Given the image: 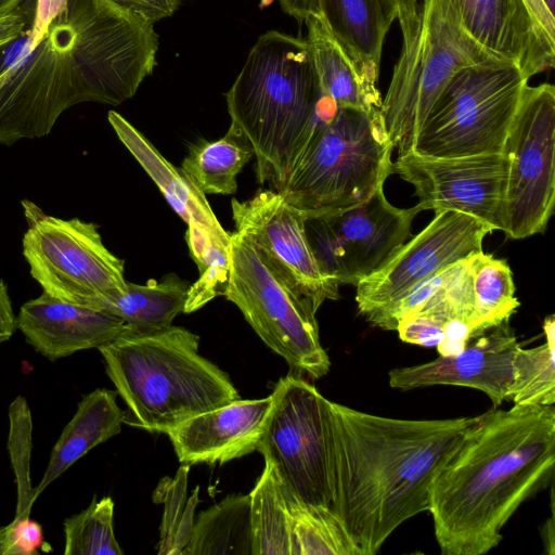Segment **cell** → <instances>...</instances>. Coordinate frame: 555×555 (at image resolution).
<instances>
[{
  "label": "cell",
  "mask_w": 555,
  "mask_h": 555,
  "mask_svg": "<svg viewBox=\"0 0 555 555\" xmlns=\"http://www.w3.org/2000/svg\"><path fill=\"white\" fill-rule=\"evenodd\" d=\"M478 420L395 418L330 401L331 508L361 555L429 511L436 477Z\"/></svg>",
  "instance_id": "obj_1"
},
{
  "label": "cell",
  "mask_w": 555,
  "mask_h": 555,
  "mask_svg": "<svg viewBox=\"0 0 555 555\" xmlns=\"http://www.w3.org/2000/svg\"><path fill=\"white\" fill-rule=\"evenodd\" d=\"M555 408H492L479 415L436 477L429 513L444 555L498 546L519 506L554 478Z\"/></svg>",
  "instance_id": "obj_2"
},
{
  "label": "cell",
  "mask_w": 555,
  "mask_h": 555,
  "mask_svg": "<svg viewBox=\"0 0 555 555\" xmlns=\"http://www.w3.org/2000/svg\"><path fill=\"white\" fill-rule=\"evenodd\" d=\"M225 100L231 126L253 149L258 182L274 191L338 108L322 94L307 40L276 30L257 39Z\"/></svg>",
  "instance_id": "obj_3"
},
{
  "label": "cell",
  "mask_w": 555,
  "mask_h": 555,
  "mask_svg": "<svg viewBox=\"0 0 555 555\" xmlns=\"http://www.w3.org/2000/svg\"><path fill=\"white\" fill-rule=\"evenodd\" d=\"M199 337L170 325L130 330L99 348L127 411L124 423L163 433L240 399L229 375L198 352Z\"/></svg>",
  "instance_id": "obj_4"
},
{
  "label": "cell",
  "mask_w": 555,
  "mask_h": 555,
  "mask_svg": "<svg viewBox=\"0 0 555 555\" xmlns=\"http://www.w3.org/2000/svg\"><path fill=\"white\" fill-rule=\"evenodd\" d=\"M393 150L380 109L337 108L276 192L306 218L352 208L384 188Z\"/></svg>",
  "instance_id": "obj_5"
},
{
  "label": "cell",
  "mask_w": 555,
  "mask_h": 555,
  "mask_svg": "<svg viewBox=\"0 0 555 555\" xmlns=\"http://www.w3.org/2000/svg\"><path fill=\"white\" fill-rule=\"evenodd\" d=\"M400 29L401 53L380 106L399 155L411 150L429 108L453 75L502 61L468 35L456 0H420L414 18Z\"/></svg>",
  "instance_id": "obj_6"
},
{
  "label": "cell",
  "mask_w": 555,
  "mask_h": 555,
  "mask_svg": "<svg viewBox=\"0 0 555 555\" xmlns=\"http://www.w3.org/2000/svg\"><path fill=\"white\" fill-rule=\"evenodd\" d=\"M528 81L504 61L457 72L436 98L410 151L443 158L504 153Z\"/></svg>",
  "instance_id": "obj_7"
},
{
  "label": "cell",
  "mask_w": 555,
  "mask_h": 555,
  "mask_svg": "<svg viewBox=\"0 0 555 555\" xmlns=\"http://www.w3.org/2000/svg\"><path fill=\"white\" fill-rule=\"evenodd\" d=\"M70 66L77 102L119 105L132 98L156 65L153 25L108 0H68Z\"/></svg>",
  "instance_id": "obj_8"
},
{
  "label": "cell",
  "mask_w": 555,
  "mask_h": 555,
  "mask_svg": "<svg viewBox=\"0 0 555 555\" xmlns=\"http://www.w3.org/2000/svg\"><path fill=\"white\" fill-rule=\"evenodd\" d=\"M223 296L242 312L261 340L297 372L326 375L315 311L238 232L230 233L229 273Z\"/></svg>",
  "instance_id": "obj_9"
},
{
  "label": "cell",
  "mask_w": 555,
  "mask_h": 555,
  "mask_svg": "<svg viewBox=\"0 0 555 555\" xmlns=\"http://www.w3.org/2000/svg\"><path fill=\"white\" fill-rule=\"evenodd\" d=\"M22 207L27 224L23 256L43 293L100 311L124 291L125 261L104 245L98 224L48 215L28 199Z\"/></svg>",
  "instance_id": "obj_10"
},
{
  "label": "cell",
  "mask_w": 555,
  "mask_h": 555,
  "mask_svg": "<svg viewBox=\"0 0 555 555\" xmlns=\"http://www.w3.org/2000/svg\"><path fill=\"white\" fill-rule=\"evenodd\" d=\"M257 446L283 485L305 502L331 507L328 403L299 375L276 383Z\"/></svg>",
  "instance_id": "obj_11"
},
{
  "label": "cell",
  "mask_w": 555,
  "mask_h": 555,
  "mask_svg": "<svg viewBox=\"0 0 555 555\" xmlns=\"http://www.w3.org/2000/svg\"><path fill=\"white\" fill-rule=\"evenodd\" d=\"M505 194L506 236L544 232L555 204V88L526 86L509 129Z\"/></svg>",
  "instance_id": "obj_12"
},
{
  "label": "cell",
  "mask_w": 555,
  "mask_h": 555,
  "mask_svg": "<svg viewBox=\"0 0 555 555\" xmlns=\"http://www.w3.org/2000/svg\"><path fill=\"white\" fill-rule=\"evenodd\" d=\"M73 27L57 15L40 42L0 78V144L48 135L78 104L72 66Z\"/></svg>",
  "instance_id": "obj_13"
},
{
  "label": "cell",
  "mask_w": 555,
  "mask_h": 555,
  "mask_svg": "<svg viewBox=\"0 0 555 555\" xmlns=\"http://www.w3.org/2000/svg\"><path fill=\"white\" fill-rule=\"evenodd\" d=\"M418 212L393 206L380 188L352 208L307 217L305 227L322 270L339 285L356 286L406 242Z\"/></svg>",
  "instance_id": "obj_14"
},
{
  "label": "cell",
  "mask_w": 555,
  "mask_h": 555,
  "mask_svg": "<svg viewBox=\"0 0 555 555\" xmlns=\"http://www.w3.org/2000/svg\"><path fill=\"white\" fill-rule=\"evenodd\" d=\"M508 160L504 153L428 157L414 152L392 162V175L413 185L417 210H454L505 230Z\"/></svg>",
  "instance_id": "obj_15"
},
{
  "label": "cell",
  "mask_w": 555,
  "mask_h": 555,
  "mask_svg": "<svg viewBox=\"0 0 555 555\" xmlns=\"http://www.w3.org/2000/svg\"><path fill=\"white\" fill-rule=\"evenodd\" d=\"M492 231L470 215L454 210L435 212L426 228L356 285L360 314L367 317L424 280L482 250V242Z\"/></svg>",
  "instance_id": "obj_16"
},
{
  "label": "cell",
  "mask_w": 555,
  "mask_h": 555,
  "mask_svg": "<svg viewBox=\"0 0 555 555\" xmlns=\"http://www.w3.org/2000/svg\"><path fill=\"white\" fill-rule=\"evenodd\" d=\"M235 231L246 236L269 264L317 312L339 298V284L319 264L306 233L305 215L276 191L261 189L251 198H232Z\"/></svg>",
  "instance_id": "obj_17"
},
{
  "label": "cell",
  "mask_w": 555,
  "mask_h": 555,
  "mask_svg": "<svg viewBox=\"0 0 555 555\" xmlns=\"http://www.w3.org/2000/svg\"><path fill=\"white\" fill-rule=\"evenodd\" d=\"M509 321L474 338L452 356L389 371V386L412 390L435 385L464 386L488 396L493 408L511 400L513 360L520 346Z\"/></svg>",
  "instance_id": "obj_18"
},
{
  "label": "cell",
  "mask_w": 555,
  "mask_h": 555,
  "mask_svg": "<svg viewBox=\"0 0 555 555\" xmlns=\"http://www.w3.org/2000/svg\"><path fill=\"white\" fill-rule=\"evenodd\" d=\"M468 35L489 53L512 63L529 80L554 66L555 37L525 0H456Z\"/></svg>",
  "instance_id": "obj_19"
},
{
  "label": "cell",
  "mask_w": 555,
  "mask_h": 555,
  "mask_svg": "<svg viewBox=\"0 0 555 555\" xmlns=\"http://www.w3.org/2000/svg\"><path fill=\"white\" fill-rule=\"evenodd\" d=\"M272 401V393L240 398L189 417L165 434L181 464H224L257 451Z\"/></svg>",
  "instance_id": "obj_20"
},
{
  "label": "cell",
  "mask_w": 555,
  "mask_h": 555,
  "mask_svg": "<svg viewBox=\"0 0 555 555\" xmlns=\"http://www.w3.org/2000/svg\"><path fill=\"white\" fill-rule=\"evenodd\" d=\"M16 328L50 361L80 350L99 349L133 330L117 317L56 299L43 292L22 305Z\"/></svg>",
  "instance_id": "obj_21"
},
{
  "label": "cell",
  "mask_w": 555,
  "mask_h": 555,
  "mask_svg": "<svg viewBox=\"0 0 555 555\" xmlns=\"http://www.w3.org/2000/svg\"><path fill=\"white\" fill-rule=\"evenodd\" d=\"M322 94L338 108L363 112L380 109L379 72L357 62L336 40L320 14L305 21Z\"/></svg>",
  "instance_id": "obj_22"
},
{
  "label": "cell",
  "mask_w": 555,
  "mask_h": 555,
  "mask_svg": "<svg viewBox=\"0 0 555 555\" xmlns=\"http://www.w3.org/2000/svg\"><path fill=\"white\" fill-rule=\"evenodd\" d=\"M107 119L120 142L156 183L186 225L225 231L216 218L205 194L182 168H177L167 160L142 132L117 112L109 111Z\"/></svg>",
  "instance_id": "obj_23"
},
{
  "label": "cell",
  "mask_w": 555,
  "mask_h": 555,
  "mask_svg": "<svg viewBox=\"0 0 555 555\" xmlns=\"http://www.w3.org/2000/svg\"><path fill=\"white\" fill-rule=\"evenodd\" d=\"M116 396L117 391L100 388L82 398L52 448L41 481L35 488L36 499L90 450L120 433L125 411L118 406Z\"/></svg>",
  "instance_id": "obj_24"
},
{
  "label": "cell",
  "mask_w": 555,
  "mask_h": 555,
  "mask_svg": "<svg viewBox=\"0 0 555 555\" xmlns=\"http://www.w3.org/2000/svg\"><path fill=\"white\" fill-rule=\"evenodd\" d=\"M319 14L341 47L379 72L382 51L396 20L383 0H318Z\"/></svg>",
  "instance_id": "obj_25"
},
{
  "label": "cell",
  "mask_w": 555,
  "mask_h": 555,
  "mask_svg": "<svg viewBox=\"0 0 555 555\" xmlns=\"http://www.w3.org/2000/svg\"><path fill=\"white\" fill-rule=\"evenodd\" d=\"M190 286L175 274L145 284L127 281L124 291L106 300L100 311L121 319L135 331L162 330L183 312Z\"/></svg>",
  "instance_id": "obj_26"
},
{
  "label": "cell",
  "mask_w": 555,
  "mask_h": 555,
  "mask_svg": "<svg viewBox=\"0 0 555 555\" xmlns=\"http://www.w3.org/2000/svg\"><path fill=\"white\" fill-rule=\"evenodd\" d=\"M253 555L250 495L231 494L199 513L182 555Z\"/></svg>",
  "instance_id": "obj_27"
},
{
  "label": "cell",
  "mask_w": 555,
  "mask_h": 555,
  "mask_svg": "<svg viewBox=\"0 0 555 555\" xmlns=\"http://www.w3.org/2000/svg\"><path fill=\"white\" fill-rule=\"evenodd\" d=\"M465 261L472 283L470 330L474 339L509 321L520 302L515 296L513 273L506 260L480 250Z\"/></svg>",
  "instance_id": "obj_28"
},
{
  "label": "cell",
  "mask_w": 555,
  "mask_h": 555,
  "mask_svg": "<svg viewBox=\"0 0 555 555\" xmlns=\"http://www.w3.org/2000/svg\"><path fill=\"white\" fill-rule=\"evenodd\" d=\"M253 156L249 143L230 125L222 138L194 144L181 168L204 194L232 195L238 173Z\"/></svg>",
  "instance_id": "obj_29"
},
{
  "label": "cell",
  "mask_w": 555,
  "mask_h": 555,
  "mask_svg": "<svg viewBox=\"0 0 555 555\" xmlns=\"http://www.w3.org/2000/svg\"><path fill=\"white\" fill-rule=\"evenodd\" d=\"M280 483L288 512L292 555H361L330 506L305 502Z\"/></svg>",
  "instance_id": "obj_30"
},
{
  "label": "cell",
  "mask_w": 555,
  "mask_h": 555,
  "mask_svg": "<svg viewBox=\"0 0 555 555\" xmlns=\"http://www.w3.org/2000/svg\"><path fill=\"white\" fill-rule=\"evenodd\" d=\"M250 495L253 555H292V537L285 496L273 464L263 470Z\"/></svg>",
  "instance_id": "obj_31"
},
{
  "label": "cell",
  "mask_w": 555,
  "mask_h": 555,
  "mask_svg": "<svg viewBox=\"0 0 555 555\" xmlns=\"http://www.w3.org/2000/svg\"><path fill=\"white\" fill-rule=\"evenodd\" d=\"M545 343L533 348H517L513 360L511 400L518 405L555 403V317L543 322Z\"/></svg>",
  "instance_id": "obj_32"
},
{
  "label": "cell",
  "mask_w": 555,
  "mask_h": 555,
  "mask_svg": "<svg viewBox=\"0 0 555 555\" xmlns=\"http://www.w3.org/2000/svg\"><path fill=\"white\" fill-rule=\"evenodd\" d=\"M189 472L190 465L182 464L175 478H164L154 492V502L164 503L158 555H182L190 541L199 487L188 496Z\"/></svg>",
  "instance_id": "obj_33"
},
{
  "label": "cell",
  "mask_w": 555,
  "mask_h": 555,
  "mask_svg": "<svg viewBox=\"0 0 555 555\" xmlns=\"http://www.w3.org/2000/svg\"><path fill=\"white\" fill-rule=\"evenodd\" d=\"M65 555H121L114 533V501L93 498L82 512L64 521Z\"/></svg>",
  "instance_id": "obj_34"
},
{
  "label": "cell",
  "mask_w": 555,
  "mask_h": 555,
  "mask_svg": "<svg viewBox=\"0 0 555 555\" xmlns=\"http://www.w3.org/2000/svg\"><path fill=\"white\" fill-rule=\"evenodd\" d=\"M449 278L427 299L400 319L396 331L402 341L426 348L437 347L441 341L446 324L456 320L447 288Z\"/></svg>",
  "instance_id": "obj_35"
},
{
  "label": "cell",
  "mask_w": 555,
  "mask_h": 555,
  "mask_svg": "<svg viewBox=\"0 0 555 555\" xmlns=\"http://www.w3.org/2000/svg\"><path fill=\"white\" fill-rule=\"evenodd\" d=\"M10 433L8 449L17 485V505L14 519L29 517L36 500L30 485L29 463L31 450V417L26 400L18 396L10 404Z\"/></svg>",
  "instance_id": "obj_36"
},
{
  "label": "cell",
  "mask_w": 555,
  "mask_h": 555,
  "mask_svg": "<svg viewBox=\"0 0 555 555\" xmlns=\"http://www.w3.org/2000/svg\"><path fill=\"white\" fill-rule=\"evenodd\" d=\"M7 555H33L43 550L42 527L29 517L13 519L7 526Z\"/></svg>",
  "instance_id": "obj_37"
},
{
  "label": "cell",
  "mask_w": 555,
  "mask_h": 555,
  "mask_svg": "<svg viewBox=\"0 0 555 555\" xmlns=\"http://www.w3.org/2000/svg\"><path fill=\"white\" fill-rule=\"evenodd\" d=\"M120 10L138 20L153 25L171 16L179 8L180 0H108Z\"/></svg>",
  "instance_id": "obj_38"
},
{
  "label": "cell",
  "mask_w": 555,
  "mask_h": 555,
  "mask_svg": "<svg viewBox=\"0 0 555 555\" xmlns=\"http://www.w3.org/2000/svg\"><path fill=\"white\" fill-rule=\"evenodd\" d=\"M67 1L68 0H36L29 51L40 42L53 20L65 11Z\"/></svg>",
  "instance_id": "obj_39"
},
{
  "label": "cell",
  "mask_w": 555,
  "mask_h": 555,
  "mask_svg": "<svg viewBox=\"0 0 555 555\" xmlns=\"http://www.w3.org/2000/svg\"><path fill=\"white\" fill-rule=\"evenodd\" d=\"M31 46V27L0 48V78L10 72L29 52Z\"/></svg>",
  "instance_id": "obj_40"
},
{
  "label": "cell",
  "mask_w": 555,
  "mask_h": 555,
  "mask_svg": "<svg viewBox=\"0 0 555 555\" xmlns=\"http://www.w3.org/2000/svg\"><path fill=\"white\" fill-rule=\"evenodd\" d=\"M28 14L21 8L0 17V48L18 37L28 24Z\"/></svg>",
  "instance_id": "obj_41"
},
{
  "label": "cell",
  "mask_w": 555,
  "mask_h": 555,
  "mask_svg": "<svg viewBox=\"0 0 555 555\" xmlns=\"http://www.w3.org/2000/svg\"><path fill=\"white\" fill-rule=\"evenodd\" d=\"M16 328V317L13 311L12 301L8 287L0 280V344L9 340Z\"/></svg>",
  "instance_id": "obj_42"
},
{
  "label": "cell",
  "mask_w": 555,
  "mask_h": 555,
  "mask_svg": "<svg viewBox=\"0 0 555 555\" xmlns=\"http://www.w3.org/2000/svg\"><path fill=\"white\" fill-rule=\"evenodd\" d=\"M282 10L299 23L311 14H319L318 0H280Z\"/></svg>",
  "instance_id": "obj_43"
},
{
  "label": "cell",
  "mask_w": 555,
  "mask_h": 555,
  "mask_svg": "<svg viewBox=\"0 0 555 555\" xmlns=\"http://www.w3.org/2000/svg\"><path fill=\"white\" fill-rule=\"evenodd\" d=\"M389 10L395 13L400 26L409 24L417 10L420 0H383Z\"/></svg>",
  "instance_id": "obj_44"
},
{
  "label": "cell",
  "mask_w": 555,
  "mask_h": 555,
  "mask_svg": "<svg viewBox=\"0 0 555 555\" xmlns=\"http://www.w3.org/2000/svg\"><path fill=\"white\" fill-rule=\"evenodd\" d=\"M531 13L542 27L555 37V15L552 14L542 0H525Z\"/></svg>",
  "instance_id": "obj_45"
},
{
  "label": "cell",
  "mask_w": 555,
  "mask_h": 555,
  "mask_svg": "<svg viewBox=\"0 0 555 555\" xmlns=\"http://www.w3.org/2000/svg\"><path fill=\"white\" fill-rule=\"evenodd\" d=\"M555 526H554V509H552L551 516L545 521L541 537L545 547V552L553 555L555 552Z\"/></svg>",
  "instance_id": "obj_46"
},
{
  "label": "cell",
  "mask_w": 555,
  "mask_h": 555,
  "mask_svg": "<svg viewBox=\"0 0 555 555\" xmlns=\"http://www.w3.org/2000/svg\"><path fill=\"white\" fill-rule=\"evenodd\" d=\"M26 0H0V17L20 9Z\"/></svg>",
  "instance_id": "obj_47"
},
{
  "label": "cell",
  "mask_w": 555,
  "mask_h": 555,
  "mask_svg": "<svg viewBox=\"0 0 555 555\" xmlns=\"http://www.w3.org/2000/svg\"><path fill=\"white\" fill-rule=\"evenodd\" d=\"M7 526L0 528V555H7L8 545H7Z\"/></svg>",
  "instance_id": "obj_48"
},
{
  "label": "cell",
  "mask_w": 555,
  "mask_h": 555,
  "mask_svg": "<svg viewBox=\"0 0 555 555\" xmlns=\"http://www.w3.org/2000/svg\"><path fill=\"white\" fill-rule=\"evenodd\" d=\"M543 3L546 5L548 11L555 15L554 9H555V0H542Z\"/></svg>",
  "instance_id": "obj_49"
}]
</instances>
